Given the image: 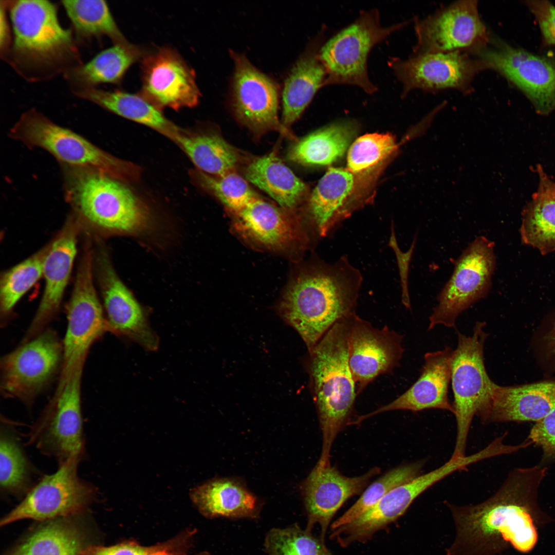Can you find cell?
<instances>
[{"label": "cell", "instance_id": "cell-1", "mask_svg": "<svg viewBox=\"0 0 555 555\" xmlns=\"http://www.w3.org/2000/svg\"><path fill=\"white\" fill-rule=\"evenodd\" d=\"M547 468L540 465L512 470L499 489L476 504L447 503L456 527L447 555H494L508 543L527 552L538 538L535 522L542 518L538 505L539 487Z\"/></svg>", "mask_w": 555, "mask_h": 555}, {"label": "cell", "instance_id": "cell-18", "mask_svg": "<svg viewBox=\"0 0 555 555\" xmlns=\"http://www.w3.org/2000/svg\"><path fill=\"white\" fill-rule=\"evenodd\" d=\"M140 95L155 106L174 109L193 107L200 93L193 69L176 50L163 47L141 59Z\"/></svg>", "mask_w": 555, "mask_h": 555}, {"label": "cell", "instance_id": "cell-25", "mask_svg": "<svg viewBox=\"0 0 555 555\" xmlns=\"http://www.w3.org/2000/svg\"><path fill=\"white\" fill-rule=\"evenodd\" d=\"M326 26L323 25L309 42L285 81L281 122L287 128L299 119L318 90L325 86L326 74L319 54L326 41Z\"/></svg>", "mask_w": 555, "mask_h": 555}, {"label": "cell", "instance_id": "cell-38", "mask_svg": "<svg viewBox=\"0 0 555 555\" xmlns=\"http://www.w3.org/2000/svg\"><path fill=\"white\" fill-rule=\"evenodd\" d=\"M423 461L402 465L390 470L365 490L358 501L331 525L332 530L353 522L374 507L389 491L421 474Z\"/></svg>", "mask_w": 555, "mask_h": 555}, {"label": "cell", "instance_id": "cell-34", "mask_svg": "<svg viewBox=\"0 0 555 555\" xmlns=\"http://www.w3.org/2000/svg\"><path fill=\"white\" fill-rule=\"evenodd\" d=\"M172 139L200 171L207 174L223 176L235 171L238 164L237 152L217 134H191L179 131Z\"/></svg>", "mask_w": 555, "mask_h": 555}, {"label": "cell", "instance_id": "cell-14", "mask_svg": "<svg viewBox=\"0 0 555 555\" xmlns=\"http://www.w3.org/2000/svg\"><path fill=\"white\" fill-rule=\"evenodd\" d=\"M413 52L461 51L477 55L490 42L476 1H459L415 21Z\"/></svg>", "mask_w": 555, "mask_h": 555}, {"label": "cell", "instance_id": "cell-8", "mask_svg": "<svg viewBox=\"0 0 555 555\" xmlns=\"http://www.w3.org/2000/svg\"><path fill=\"white\" fill-rule=\"evenodd\" d=\"M485 322L477 321L471 336L457 332L458 344L452 361L451 382L454 395L456 435L452 457L466 456L472 422L487 406L494 382L484 363V345L488 334Z\"/></svg>", "mask_w": 555, "mask_h": 555}, {"label": "cell", "instance_id": "cell-30", "mask_svg": "<svg viewBox=\"0 0 555 555\" xmlns=\"http://www.w3.org/2000/svg\"><path fill=\"white\" fill-rule=\"evenodd\" d=\"M80 98L139 124L154 129L171 138L179 130L166 119L159 108L142 96L115 90L106 91L97 87L75 90Z\"/></svg>", "mask_w": 555, "mask_h": 555}, {"label": "cell", "instance_id": "cell-11", "mask_svg": "<svg viewBox=\"0 0 555 555\" xmlns=\"http://www.w3.org/2000/svg\"><path fill=\"white\" fill-rule=\"evenodd\" d=\"M83 366L77 368L55 395L27 436L29 444L54 457L58 464L73 457L83 459L85 454L80 395Z\"/></svg>", "mask_w": 555, "mask_h": 555}, {"label": "cell", "instance_id": "cell-29", "mask_svg": "<svg viewBox=\"0 0 555 555\" xmlns=\"http://www.w3.org/2000/svg\"><path fill=\"white\" fill-rule=\"evenodd\" d=\"M191 499L207 517L255 516L256 497L238 482L226 478L208 481L191 490Z\"/></svg>", "mask_w": 555, "mask_h": 555}, {"label": "cell", "instance_id": "cell-24", "mask_svg": "<svg viewBox=\"0 0 555 555\" xmlns=\"http://www.w3.org/2000/svg\"><path fill=\"white\" fill-rule=\"evenodd\" d=\"M76 234L75 225L69 221L53 243L46 248L43 266L45 289L26 341L40 331L59 308L76 254Z\"/></svg>", "mask_w": 555, "mask_h": 555}, {"label": "cell", "instance_id": "cell-9", "mask_svg": "<svg viewBox=\"0 0 555 555\" xmlns=\"http://www.w3.org/2000/svg\"><path fill=\"white\" fill-rule=\"evenodd\" d=\"M82 458L73 457L59 464L53 473L45 475L24 499L1 521V526L23 519L47 521L81 514L95 501L97 489L81 478Z\"/></svg>", "mask_w": 555, "mask_h": 555}, {"label": "cell", "instance_id": "cell-48", "mask_svg": "<svg viewBox=\"0 0 555 555\" xmlns=\"http://www.w3.org/2000/svg\"><path fill=\"white\" fill-rule=\"evenodd\" d=\"M544 340L548 353L555 362V320L545 335Z\"/></svg>", "mask_w": 555, "mask_h": 555}, {"label": "cell", "instance_id": "cell-35", "mask_svg": "<svg viewBox=\"0 0 555 555\" xmlns=\"http://www.w3.org/2000/svg\"><path fill=\"white\" fill-rule=\"evenodd\" d=\"M349 124L336 123L313 132L297 141L288 150L292 162L307 165H325L342 157L351 140Z\"/></svg>", "mask_w": 555, "mask_h": 555}, {"label": "cell", "instance_id": "cell-10", "mask_svg": "<svg viewBox=\"0 0 555 555\" xmlns=\"http://www.w3.org/2000/svg\"><path fill=\"white\" fill-rule=\"evenodd\" d=\"M494 243L479 236L455 261L449 280L437 297L429 317L428 330L438 325L454 327L458 316L486 297L496 266Z\"/></svg>", "mask_w": 555, "mask_h": 555}, {"label": "cell", "instance_id": "cell-37", "mask_svg": "<svg viewBox=\"0 0 555 555\" xmlns=\"http://www.w3.org/2000/svg\"><path fill=\"white\" fill-rule=\"evenodd\" d=\"M61 3L79 37L90 39L107 36L114 44L127 41L105 1L65 0Z\"/></svg>", "mask_w": 555, "mask_h": 555}, {"label": "cell", "instance_id": "cell-46", "mask_svg": "<svg viewBox=\"0 0 555 555\" xmlns=\"http://www.w3.org/2000/svg\"><path fill=\"white\" fill-rule=\"evenodd\" d=\"M394 226L392 225V232L391 236L390 237L389 245L391 247L396 253L398 263L399 265L400 275L401 279V285L402 287V302L403 304L408 308L410 306V299L408 294V272L409 268V264L412 256L413 249L414 248V242L412 244V246L410 250L406 253L401 252L399 248L398 247V245L394 235Z\"/></svg>", "mask_w": 555, "mask_h": 555}, {"label": "cell", "instance_id": "cell-20", "mask_svg": "<svg viewBox=\"0 0 555 555\" xmlns=\"http://www.w3.org/2000/svg\"><path fill=\"white\" fill-rule=\"evenodd\" d=\"M380 472L374 468L363 475L348 477L331 464L316 465L303 485L304 503L308 515L307 530L316 524L320 526L324 542L329 524L336 512L351 497L364 491L370 479Z\"/></svg>", "mask_w": 555, "mask_h": 555}, {"label": "cell", "instance_id": "cell-16", "mask_svg": "<svg viewBox=\"0 0 555 555\" xmlns=\"http://www.w3.org/2000/svg\"><path fill=\"white\" fill-rule=\"evenodd\" d=\"M477 54L488 69L512 83L533 104L540 114L555 109V64L550 60L493 40Z\"/></svg>", "mask_w": 555, "mask_h": 555}, {"label": "cell", "instance_id": "cell-33", "mask_svg": "<svg viewBox=\"0 0 555 555\" xmlns=\"http://www.w3.org/2000/svg\"><path fill=\"white\" fill-rule=\"evenodd\" d=\"M72 517L45 521L7 555H80L86 534Z\"/></svg>", "mask_w": 555, "mask_h": 555}, {"label": "cell", "instance_id": "cell-36", "mask_svg": "<svg viewBox=\"0 0 555 555\" xmlns=\"http://www.w3.org/2000/svg\"><path fill=\"white\" fill-rule=\"evenodd\" d=\"M13 427L2 423L0 432V489L4 494L25 496L35 484V469Z\"/></svg>", "mask_w": 555, "mask_h": 555}, {"label": "cell", "instance_id": "cell-44", "mask_svg": "<svg viewBox=\"0 0 555 555\" xmlns=\"http://www.w3.org/2000/svg\"><path fill=\"white\" fill-rule=\"evenodd\" d=\"M527 439L541 448V466L555 461V409L535 422Z\"/></svg>", "mask_w": 555, "mask_h": 555}, {"label": "cell", "instance_id": "cell-17", "mask_svg": "<svg viewBox=\"0 0 555 555\" xmlns=\"http://www.w3.org/2000/svg\"><path fill=\"white\" fill-rule=\"evenodd\" d=\"M62 346L47 331L2 359L1 390L8 397L29 404L54 373Z\"/></svg>", "mask_w": 555, "mask_h": 555}, {"label": "cell", "instance_id": "cell-5", "mask_svg": "<svg viewBox=\"0 0 555 555\" xmlns=\"http://www.w3.org/2000/svg\"><path fill=\"white\" fill-rule=\"evenodd\" d=\"M65 197L78 212L99 228L119 234L149 230V209L121 180L88 168L62 165Z\"/></svg>", "mask_w": 555, "mask_h": 555}, {"label": "cell", "instance_id": "cell-22", "mask_svg": "<svg viewBox=\"0 0 555 555\" xmlns=\"http://www.w3.org/2000/svg\"><path fill=\"white\" fill-rule=\"evenodd\" d=\"M97 264L109 329L146 349L156 350L158 338L140 305L119 279L106 255H99Z\"/></svg>", "mask_w": 555, "mask_h": 555}, {"label": "cell", "instance_id": "cell-26", "mask_svg": "<svg viewBox=\"0 0 555 555\" xmlns=\"http://www.w3.org/2000/svg\"><path fill=\"white\" fill-rule=\"evenodd\" d=\"M354 178L347 169L330 168L319 181L308 201L309 217L317 235L326 237L350 214L348 201Z\"/></svg>", "mask_w": 555, "mask_h": 555}, {"label": "cell", "instance_id": "cell-2", "mask_svg": "<svg viewBox=\"0 0 555 555\" xmlns=\"http://www.w3.org/2000/svg\"><path fill=\"white\" fill-rule=\"evenodd\" d=\"M362 282L345 256L332 264L320 261L292 284L281 303V315L310 351L336 322L355 313Z\"/></svg>", "mask_w": 555, "mask_h": 555}, {"label": "cell", "instance_id": "cell-7", "mask_svg": "<svg viewBox=\"0 0 555 555\" xmlns=\"http://www.w3.org/2000/svg\"><path fill=\"white\" fill-rule=\"evenodd\" d=\"M9 136L29 149L45 150L62 165L98 170L121 180L135 169L34 108L22 114L10 128Z\"/></svg>", "mask_w": 555, "mask_h": 555}, {"label": "cell", "instance_id": "cell-32", "mask_svg": "<svg viewBox=\"0 0 555 555\" xmlns=\"http://www.w3.org/2000/svg\"><path fill=\"white\" fill-rule=\"evenodd\" d=\"M245 175L286 209L296 208L306 194V185L274 152L251 161Z\"/></svg>", "mask_w": 555, "mask_h": 555}, {"label": "cell", "instance_id": "cell-47", "mask_svg": "<svg viewBox=\"0 0 555 555\" xmlns=\"http://www.w3.org/2000/svg\"><path fill=\"white\" fill-rule=\"evenodd\" d=\"M0 12V49L1 57L7 54L11 45L10 28L7 17V1H1Z\"/></svg>", "mask_w": 555, "mask_h": 555}, {"label": "cell", "instance_id": "cell-43", "mask_svg": "<svg viewBox=\"0 0 555 555\" xmlns=\"http://www.w3.org/2000/svg\"><path fill=\"white\" fill-rule=\"evenodd\" d=\"M198 173L201 184L233 213L257 197L246 180L235 171L220 176H211L201 171Z\"/></svg>", "mask_w": 555, "mask_h": 555}, {"label": "cell", "instance_id": "cell-49", "mask_svg": "<svg viewBox=\"0 0 555 555\" xmlns=\"http://www.w3.org/2000/svg\"><path fill=\"white\" fill-rule=\"evenodd\" d=\"M195 555H210V554L208 552L203 551V552H199L198 554H196Z\"/></svg>", "mask_w": 555, "mask_h": 555}, {"label": "cell", "instance_id": "cell-28", "mask_svg": "<svg viewBox=\"0 0 555 555\" xmlns=\"http://www.w3.org/2000/svg\"><path fill=\"white\" fill-rule=\"evenodd\" d=\"M145 53L139 46L126 41L114 45L90 61L64 75L73 91L96 88L104 83L119 84L129 68Z\"/></svg>", "mask_w": 555, "mask_h": 555}, {"label": "cell", "instance_id": "cell-3", "mask_svg": "<svg viewBox=\"0 0 555 555\" xmlns=\"http://www.w3.org/2000/svg\"><path fill=\"white\" fill-rule=\"evenodd\" d=\"M7 3L13 37L4 59L21 76L47 80L82 64L72 30L61 25L55 4L47 0Z\"/></svg>", "mask_w": 555, "mask_h": 555}, {"label": "cell", "instance_id": "cell-31", "mask_svg": "<svg viewBox=\"0 0 555 555\" xmlns=\"http://www.w3.org/2000/svg\"><path fill=\"white\" fill-rule=\"evenodd\" d=\"M234 214L238 229L267 247H285L298 236L295 226L286 215L258 196Z\"/></svg>", "mask_w": 555, "mask_h": 555}, {"label": "cell", "instance_id": "cell-21", "mask_svg": "<svg viewBox=\"0 0 555 555\" xmlns=\"http://www.w3.org/2000/svg\"><path fill=\"white\" fill-rule=\"evenodd\" d=\"M454 350L450 347L424 356V364L417 381L403 394L386 405L360 416L356 422L377 414L393 410L420 412L438 409L454 414L448 397Z\"/></svg>", "mask_w": 555, "mask_h": 555}, {"label": "cell", "instance_id": "cell-12", "mask_svg": "<svg viewBox=\"0 0 555 555\" xmlns=\"http://www.w3.org/2000/svg\"><path fill=\"white\" fill-rule=\"evenodd\" d=\"M471 55L461 51L413 52L407 59L390 58L388 65L402 84V96L416 89H454L469 94L475 76L488 69L480 58Z\"/></svg>", "mask_w": 555, "mask_h": 555}, {"label": "cell", "instance_id": "cell-40", "mask_svg": "<svg viewBox=\"0 0 555 555\" xmlns=\"http://www.w3.org/2000/svg\"><path fill=\"white\" fill-rule=\"evenodd\" d=\"M264 545L269 555H331L324 541L296 524L271 529Z\"/></svg>", "mask_w": 555, "mask_h": 555}, {"label": "cell", "instance_id": "cell-4", "mask_svg": "<svg viewBox=\"0 0 555 555\" xmlns=\"http://www.w3.org/2000/svg\"><path fill=\"white\" fill-rule=\"evenodd\" d=\"M353 315L336 322L309 351V373L323 436L318 461L322 466L330 464L332 444L348 423L357 395L348 356Z\"/></svg>", "mask_w": 555, "mask_h": 555}, {"label": "cell", "instance_id": "cell-41", "mask_svg": "<svg viewBox=\"0 0 555 555\" xmlns=\"http://www.w3.org/2000/svg\"><path fill=\"white\" fill-rule=\"evenodd\" d=\"M195 531H184L164 542L150 546L126 541L110 546L88 545L80 555H186L192 546Z\"/></svg>", "mask_w": 555, "mask_h": 555}, {"label": "cell", "instance_id": "cell-42", "mask_svg": "<svg viewBox=\"0 0 555 555\" xmlns=\"http://www.w3.org/2000/svg\"><path fill=\"white\" fill-rule=\"evenodd\" d=\"M396 146L394 136L388 133L368 134L361 136L349 148L347 170L358 173L369 169L386 158Z\"/></svg>", "mask_w": 555, "mask_h": 555}, {"label": "cell", "instance_id": "cell-19", "mask_svg": "<svg viewBox=\"0 0 555 555\" xmlns=\"http://www.w3.org/2000/svg\"><path fill=\"white\" fill-rule=\"evenodd\" d=\"M403 336L385 326L375 328L355 313L348 338V363L357 395L381 374L399 364L404 348Z\"/></svg>", "mask_w": 555, "mask_h": 555}, {"label": "cell", "instance_id": "cell-13", "mask_svg": "<svg viewBox=\"0 0 555 555\" xmlns=\"http://www.w3.org/2000/svg\"><path fill=\"white\" fill-rule=\"evenodd\" d=\"M91 255L83 256L78 268L67 309L63 345V366L57 392L81 365L93 342L109 329L93 283Z\"/></svg>", "mask_w": 555, "mask_h": 555}, {"label": "cell", "instance_id": "cell-27", "mask_svg": "<svg viewBox=\"0 0 555 555\" xmlns=\"http://www.w3.org/2000/svg\"><path fill=\"white\" fill-rule=\"evenodd\" d=\"M539 184L522 213V243L545 255L555 251V182L538 165Z\"/></svg>", "mask_w": 555, "mask_h": 555}, {"label": "cell", "instance_id": "cell-23", "mask_svg": "<svg viewBox=\"0 0 555 555\" xmlns=\"http://www.w3.org/2000/svg\"><path fill=\"white\" fill-rule=\"evenodd\" d=\"M555 409V380L501 386L493 383L488 404L479 416L482 423L533 421Z\"/></svg>", "mask_w": 555, "mask_h": 555}, {"label": "cell", "instance_id": "cell-45", "mask_svg": "<svg viewBox=\"0 0 555 555\" xmlns=\"http://www.w3.org/2000/svg\"><path fill=\"white\" fill-rule=\"evenodd\" d=\"M527 4L538 20L545 41L555 45V6L546 1H531Z\"/></svg>", "mask_w": 555, "mask_h": 555}, {"label": "cell", "instance_id": "cell-15", "mask_svg": "<svg viewBox=\"0 0 555 555\" xmlns=\"http://www.w3.org/2000/svg\"><path fill=\"white\" fill-rule=\"evenodd\" d=\"M230 53L234 64L231 102L237 119L255 134L274 131L293 138L278 117L279 91L275 82L257 69L244 54L231 50Z\"/></svg>", "mask_w": 555, "mask_h": 555}, {"label": "cell", "instance_id": "cell-39", "mask_svg": "<svg viewBox=\"0 0 555 555\" xmlns=\"http://www.w3.org/2000/svg\"><path fill=\"white\" fill-rule=\"evenodd\" d=\"M42 250L9 269L1 282V309L10 311L23 295L43 275V260L46 252Z\"/></svg>", "mask_w": 555, "mask_h": 555}, {"label": "cell", "instance_id": "cell-6", "mask_svg": "<svg viewBox=\"0 0 555 555\" xmlns=\"http://www.w3.org/2000/svg\"><path fill=\"white\" fill-rule=\"evenodd\" d=\"M408 23L384 27L378 10L361 11L354 22L326 40L320 49L319 59L326 74L325 86L351 85L369 95L375 93L378 88L368 73V54L376 45Z\"/></svg>", "mask_w": 555, "mask_h": 555}]
</instances>
